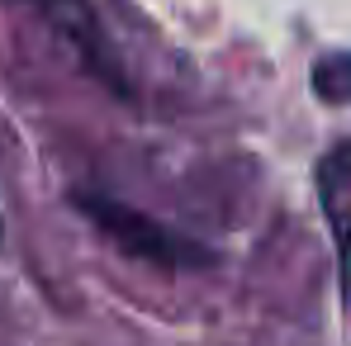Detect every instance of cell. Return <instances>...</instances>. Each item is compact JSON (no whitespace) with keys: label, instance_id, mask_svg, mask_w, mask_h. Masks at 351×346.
<instances>
[{"label":"cell","instance_id":"1","mask_svg":"<svg viewBox=\"0 0 351 346\" xmlns=\"http://www.w3.org/2000/svg\"><path fill=\"white\" fill-rule=\"evenodd\" d=\"M71 204L114 242L119 251L147 261V266H162V271H195V266H214V251L199 247L195 237L167 228L157 219H147L143 209L123 204L114 195H95V190H76Z\"/></svg>","mask_w":351,"mask_h":346},{"label":"cell","instance_id":"2","mask_svg":"<svg viewBox=\"0 0 351 346\" xmlns=\"http://www.w3.org/2000/svg\"><path fill=\"white\" fill-rule=\"evenodd\" d=\"M318 199H323V214H328L332 237H337L342 294H347V304H351V143L347 147H332L318 162Z\"/></svg>","mask_w":351,"mask_h":346},{"label":"cell","instance_id":"3","mask_svg":"<svg viewBox=\"0 0 351 346\" xmlns=\"http://www.w3.org/2000/svg\"><path fill=\"white\" fill-rule=\"evenodd\" d=\"M313 90L328 105H351V53H328L313 62Z\"/></svg>","mask_w":351,"mask_h":346}]
</instances>
